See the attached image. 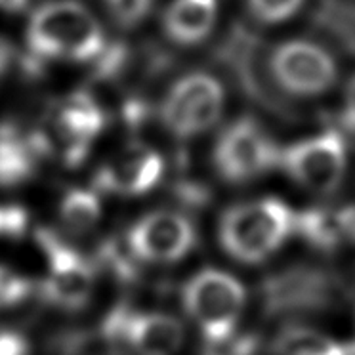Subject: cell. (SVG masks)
Here are the masks:
<instances>
[{"mask_svg": "<svg viewBox=\"0 0 355 355\" xmlns=\"http://www.w3.org/2000/svg\"><path fill=\"white\" fill-rule=\"evenodd\" d=\"M294 220L296 212L275 197L233 205L220 218V245L237 262L260 263L293 235Z\"/></svg>", "mask_w": 355, "mask_h": 355, "instance_id": "cell-1", "label": "cell"}, {"mask_svg": "<svg viewBox=\"0 0 355 355\" xmlns=\"http://www.w3.org/2000/svg\"><path fill=\"white\" fill-rule=\"evenodd\" d=\"M27 42L42 58L71 62L94 60L105 48L100 21L73 0L50 2L37 10L27 29Z\"/></svg>", "mask_w": 355, "mask_h": 355, "instance_id": "cell-2", "label": "cell"}, {"mask_svg": "<svg viewBox=\"0 0 355 355\" xmlns=\"http://www.w3.org/2000/svg\"><path fill=\"white\" fill-rule=\"evenodd\" d=\"M347 166L346 139L336 130L304 136L279 149L277 170L300 189L319 197L338 191L346 180Z\"/></svg>", "mask_w": 355, "mask_h": 355, "instance_id": "cell-3", "label": "cell"}, {"mask_svg": "<svg viewBox=\"0 0 355 355\" xmlns=\"http://www.w3.org/2000/svg\"><path fill=\"white\" fill-rule=\"evenodd\" d=\"M184 306L207 342L218 346L233 338L247 306V288L227 271L202 270L184 286Z\"/></svg>", "mask_w": 355, "mask_h": 355, "instance_id": "cell-4", "label": "cell"}, {"mask_svg": "<svg viewBox=\"0 0 355 355\" xmlns=\"http://www.w3.org/2000/svg\"><path fill=\"white\" fill-rule=\"evenodd\" d=\"M275 85L294 98H319L338 80L334 55L315 40L286 39L271 50L268 60Z\"/></svg>", "mask_w": 355, "mask_h": 355, "instance_id": "cell-5", "label": "cell"}, {"mask_svg": "<svg viewBox=\"0 0 355 355\" xmlns=\"http://www.w3.org/2000/svg\"><path fill=\"white\" fill-rule=\"evenodd\" d=\"M340 279L317 266H294L263 281L262 304L271 317L319 313L342 298Z\"/></svg>", "mask_w": 355, "mask_h": 355, "instance_id": "cell-6", "label": "cell"}, {"mask_svg": "<svg viewBox=\"0 0 355 355\" xmlns=\"http://www.w3.org/2000/svg\"><path fill=\"white\" fill-rule=\"evenodd\" d=\"M225 88L210 73H189L170 88L161 105L162 124L178 138H193L220 123Z\"/></svg>", "mask_w": 355, "mask_h": 355, "instance_id": "cell-7", "label": "cell"}, {"mask_svg": "<svg viewBox=\"0 0 355 355\" xmlns=\"http://www.w3.org/2000/svg\"><path fill=\"white\" fill-rule=\"evenodd\" d=\"M279 146L252 119L232 123L214 146V166L230 184H247L277 170Z\"/></svg>", "mask_w": 355, "mask_h": 355, "instance_id": "cell-8", "label": "cell"}, {"mask_svg": "<svg viewBox=\"0 0 355 355\" xmlns=\"http://www.w3.org/2000/svg\"><path fill=\"white\" fill-rule=\"evenodd\" d=\"M37 241L48 258V279L42 291L55 306L78 309L90 300L94 273L90 263L75 248L67 247L55 233L48 230L37 232Z\"/></svg>", "mask_w": 355, "mask_h": 355, "instance_id": "cell-9", "label": "cell"}, {"mask_svg": "<svg viewBox=\"0 0 355 355\" xmlns=\"http://www.w3.org/2000/svg\"><path fill=\"white\" fill-rule=\"evenodd\" d=\"M195 241L193 222L172 210L147 214L128 233V247L146 262H178L193 250Z\"/></svg>", "mask_w": 355, "mask_h": 355, "instance_id": "cell-10", "label": "cell"}, {"mask_svg": "<svg viewBox=\"0 0 355 355\" xmlns=\"http://www.w3.org/2000/svg\"><path fill=\"white\" fill-rule=\"evenodd\" d=\"M105 332L139 355H176L184 344V327L166 313H132L116 309L107 319Z\"/></svg>", "mask_w": 355, "mask_h": 355, "instance_id": "cell-11", "label": "cell"}, {"mask_svg": "<svg viewBox=\"0 0 355 355\" xmlns=\"http://www.w3.org/2000/svg\"><path fill=\"white\" fill-rule=\"evenodd\" d=\"M162 170L164 161L157 151L132 146L115 161L101 166L96 176V186L111 193L141 195L157 186Z\"/></svg>", "mask_w": 355, "mask_h": 355, "instance_id": "cell-12", "label": "cell"}, {"mask_svg": "<svg viewBox=\"0 0 355 355\" xmlns=\"http://www.w3.org/2000/svg\"><path fill=\"white\" fill-rule=\"evenodd\" d=\"M103 124L105 115L90 96L75 94L63 103L55 116V132L65 146V161L69 164L83 161L92 139L103 130Z\"/></svg>", "mask_w": 355, "mask_h": 355, "instance_id": "cell-13", "label": "cell"}, {"mask_svg": "<svg viewBox=\"0 0 355 355\" xmlns=\"http://www.w3.org/2000/svg\"><path fill=\"white\" fill-rule=\"evenodd\" d=\"M218 0H174L164 14V31L182 46H195L214 31Z\"/></svg>", "mask_w": 355, "mask_h": 355, "instance_id": "cell-14", "label": "cell"}, {"mask_svg": "<svg viewBox=\"0 0 355 355\" xmlns=\"http://www.w3.org/2000/svg\"><path fill=\"white\" fill-rule=\"evenodd\" d=\"M354 230V212L308 210L296 214L294 220V233L319 250H336L344 241L352 239Z\"/></svg>", "mask_w": 355, "mask_h": 355, "instance_id": "cell-15", "label": "cell"}, {"mask_svg": "<svg viewBox=\"0 0 355 355\" xmlns=\"http://www.w3.org/2000/svg\"><path fill=\"white\" fill-rule=\"evenodd\" d=\"M35 139H24L10 128H0V187L24 184L35 170Z\"/></svg>", "mask_w": 355, "mask_h": 355, "instance_id": "cell-16", "label": "cell"}, {"mask_svg": "<svg viewBox=\"0 0 355 355\" xmlns=\"http://www.w3.org/2000/svg\"><path fill=\"white\" fill-rule=\"evenodd\" d=\"M273 355H347L346 346L334 342L323 332L291 324L273 340Z\"/></svg>", "mask_w": 355, "mask_h": 355, "instance_id": "cell-17", "label": "cell"}, {"mask_svg": "<svg viewBox=\"0 0 355 355\" xmlns=\"http://www.w3.org/2000/svg\"><path fill=\"white\" fill-rule=\"evenodd\" d=\"M101 216L100 199L88 189H71L63 197L60 218L63 225L75 233H85L98 224Z\"/></svg>", "mask_w": 355, "mask_h": 355, "instance_id": "cell-18", "label": "cell"}, {"mask_svg": "<svg viewBox=\"0 0 355 355\" xmlns=\"http://www.w3.org/2000/svg\"><path fill=\"white\" fill-rule=\"evenodd\" d=\"M308 0H247L248 12L263 25H285L300 14Z\"/></svg>", "mask_w": 355, "mask_h": 355, "instance_id": "cell-19", "label": "cell"}, {"mask_svg": "<svg viewBox=\"0 0 355 355\" xmlns=\"http://www.w3.org/2000/svg\"><path fill=\"white\" fill-rule=\"evenodd\" d=\"M29 291H31V285L24 275L0 266V309L12 308L25 300Z\"/></svg>", "mask_w": 355, "mask_h": 355, "instance_id": "cell-20", "label": "cell"}, {"mask_svg": "<svg viewBox=\"0 0 355 355\" xmlns=\"http://www.w3.org/2000/svg\"><path fill=\"white\" fill-rule=\"evenodd\" d=\"M109 14L119 25H138L149 14L153 0H105Z\"/></svg>", "mask_w": 355, "mask_h": 355, "instance_id": "cell-21", "label": "cell"}, {"mask_svg": "<svg viewBox=\"0 0 355 355\" xmlns=\"http://www.w3.org/2000/svg\"><path fill=\"white\" fill-rule=\"evenodd\" d=\"M27 227V212L19 207H0V237H19Z\"/></svg>", "mask_w": 355, "mask_h": 355, "instance_id": "cell-22", "label": "cell"}, {"mask_svg": "<svg viewBox=\"0 0 355 355\" xmlns=\"http://www.w3.org/2000/svg\"><path fill=\"white\" fill-rule=\"evenodd\" d=\"M0 355H29V342L14 331L0 332Z\"/></svg>", "mask_w": 355, "mask_h": 355, "instance_id": "cell-23", "label": "cell"}, {"mask_svg": "<svg viewBox=\"0 0 355 355\" xmlns=\"http://www.w3.org/2000/svg\"><path fill=\"white\" fill-rule=\"evenodd\" d=\"M342 119L347 128L355 130V75L347 80L342 96Z\"/></svg>", "mask_w": 355, "mask_h": 355, "instance_id": "cell-24", "label": "cell"}, {"mask_svg": "<svg viewBox=\"0 0 355 355\" xmlns=\"http://www.w3.org/2000/svg\"><path fill=\"white\" fill-rule=\"evenodd\" d=\"M27 6V0H0V8L6 12H19Z\"/></svg>", "mask_w": 355, "mask_h": 355, "instance_id": "cell-25", "label": "cell"}, {"mask_svg": "<svg viewBox=\"0 0 355 355\" xmlns=\"http://www.w3.org/2000/svg\"><path fill=\"white\" fill-rule=\"evenodd\" d=\"M346 354L347 355H355V340L352 342V344H347V346H346Z\"/></svg>", "mask_w": 355, "mask_h": 355, "instance_id": "cell-26", "label": "cell"}, {"mask_svg": "<svg viewBox=\"0 0 355 355\" xmlns=\"http://www.w3.org/2000/svg\"><path fill=\"white\" fill-rule=\"evenodd\" d=\"M352 239H354V241H355V230H354V235H352Z\"/></svg>", "mask_w": 355, "mask_h": 355, "instance_id": "cell-27", "label": "cell"}, {"mask_svg": "<svg viewBox=\"0 0 355 355\" xmlns=\"http://www.w3.org/2000/svg\"><path fill=\"white\" fill-rule=\"evenodd\" d=\"M0 65H2V54H0Z\"/></svg>", "mask_w": 355, "mask_h": 355, "instance_id": "cell-28", "label": "cell"}]
</instances>
